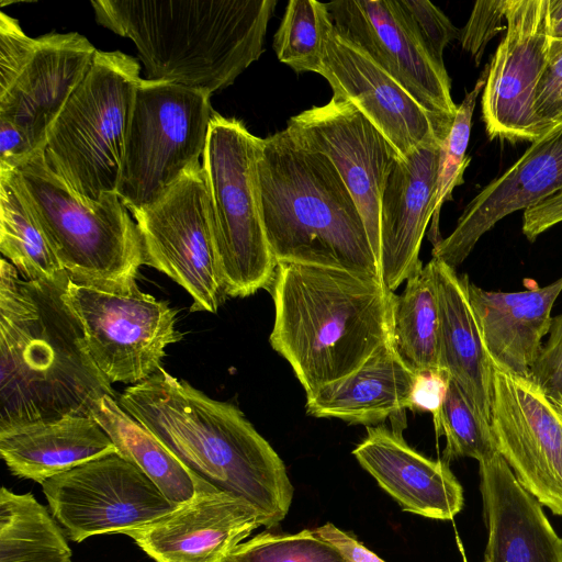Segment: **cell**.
<instances>
[{
	"mask_svg": "<svg viewBox=\"0 0 562 562\" xmlns=\"http://www.w3.org/2000/svg\"><path fill=\"white\" fill-rule=\"evenodd\" d=\"M66 285L26 280L0 261V436L93 417L104 395L116 398L91 358Z\"/></svg>",
	"mask_w": 562,
	"mask_h": 562,
	"instance_id": "obj_1",
	"label": "cell"
},
{
	"mask_svg": "<svg viewBox=\"0 0 562 562\" xmlns=\"http://www.w3.org/2000/svg\"><path fill=\"white\" fill-rule=\"evenodd\" d=\"M198 477L250 503L272 528L289 513L294 487L286 468L243 412L213 400L162 367L117 398Z\"/></svg>",
	"mask_w": 562,
	"mask_h": 562,
	"instance_id": "obj_2",
	"label": "cell"
},
{
	"mask_svg": "<svg viewBox=\"0 0 562 562\" xmlns=\"http://www.w3.org/2000/svg\"><path fill=\"white\" fill-rule=\"evenodd\" d=\"M269 290L274 305L270 345L306 395L351 374L392 340L396 294L380 277L278 263Z\"/></svg>",
	"mask_w": 562,
	"mask_h": 562,
	"instance_id": "obj_3",
	"label": "cell"
},
{
	"mask_svg": "<svg viewBox=\"0 0 562 562\" xmlns=\"http://www.w3.org/2000/svg\"><path fill=\"white\" fill-rule=\"evenodd\" d=\"M99 24L131 38L145 79L213 93L263 53L276 0H93Z\"/></svg>",
	"mask_w": 562,
	"mask_h": 562,
	"instance_id": "obj_4",
	"label": "cell"
},
{
	"mask_svg": "<svg viewBox=\"0 0 562 562\" xmlns=\"http://www.w3.org/2000/svg\"><path fill=\"white\" fill-rule=\"evenodd\" d=\"M266 237L277 263L381 278L360 211L333 162L285 127L267 138L257 164Z\"/></svg>",
	"mask_w": 562,
	"mask_h": 562,
	"instance_id": "obj_5",
	"label": "cell"
},
{
	"mask_svg": "<svg viewBox=\"0 0 562 562\" xmlns=\"http://www.w3.org/2000/svg\"><path fill=\"white\" fill-rule=\"evenodd\" d=\"M5 172L70 280L111 291L137 284L142 238L116 193L98 202L82 200L50 168L44 149Z\"/></svg>",
	"mask_w": 562,
	"mask_h": 562,
	"instance_id": "obj_6",
	"label": "cell"
},
{
	"mask_svg": "<svg viewBox=\"0 0 562 562\" xmlns=\"http://www.w3.org/2000/svg\"><path fill=\"white\" fill-rule=\"evenodd\" d=\"M140 80L135 58L97 49L89 72L48 131V165L87 202L116 193Z\"/></svg>",
	"mask_w": 562,
	"mask_h": 562,
	"instance_id": "obj_7",
	"label": "cell"
},
{
	"mask_svg": "<svg viewBox=\"0 0 562 562\" xmlns=\"http://www.w3.org/2000/svg\"><path fill=\"white\" fill-rule=\"evenodd\" d=\"M263 138L236 119L213 113L202 156L217 260L225 293L246 297L270 289L274 260L262 223L257 164Z\"/></svg>",
	"mask_w": 562,
	"mask_h": 562,
	"instance_id": "obj_8",
	"label": "cell"
},
{
	"mask_svg": "<svg viewBox=\"0 0 562 562\" xmlns=\"http://www.w3.org/2000/svg\"><path fill=\"white\" fill-rule=\"evenodd\" d=\"M210 92L142 79L127 128L116 194L131 212L156 203L206 145Z\"/></svg>",
	"mask_w": 562,
	"mask_h": 562,
	"instance_id": "obj_9",
	"label": "cell"
},
{
	"mask_svg": "<svg viewBox=\"0 0 562 562\" xmlns=\"http://www.w3.org/2000/svg\"><path fill=\"white\" fill-rule=\"evenodd\" d=\"M132 214L142 238L144 265L182 286L193 300L191 312L216 313L227 295L202 164L192 165L156 203Z\"/></svg>",
	"mask_w": 562,
	"mask_h": 562,
	"instance_id": "obj_10",
	"label": "cell"
},
{
	"mask_svg": "<svg viewBox=\"0 0 562 562\" xmlns=\"http://www.w3.org/2000/svg\"><path fill=\"white\" fill-rule=\"evenodd\" d=\"M65 296L89 352L112 383L137 384L161 368L166 347L182 338L169 303L139 290L111 291L68 280Z\"/></svg>",
	"mask_w": 562,
	"mask_h": 562,
	"instance_id": "obj_11",
	"label": "cell"
},
{
	"mask_svg": "<svg viewBox=\"0 0 562 562\" xmlns=\"http://www.w3.org/2000/svg\"><path fill=\"white\" fill-rule=\"evenodd\" d=\"M41 485L52 515L75 542L140 528L177 506L119 452L82 463Z\"/></svg>",
	"mask_w": 562,
	"mask_h": 562,
	"instance_id": "obj_12",
	"label": "cell"
},
{
	"mask_svg": "<svg viewBox=\"0 0 562 562\" xmlns=\"http://www.w3.org/2000/svg\"><path fill=\"white\" fill-rule=\"evenodd\" d=\"M551 43L549 0H507L506 33L488 64L481 104L491 139L533 143L549 132L535 111Z\"/></svg>",
	"mask_w": 562,
	"mask_h": 562,
	"instance_id": "obj_13",
	"label": "cell"
},
{
	"mask_svg": "<svg viewBox=\"0 0 562 562\" xmlns=\"http://www.w3.org/2000/svg\"><path fill=\"white\" fill-rule=\"evenodd\" d=\"M491 432L496 451L542 506L562 516V417L530 379L492 362Z\"/></svg>",
	"mask_w": 562,
	"mask_h": 562,
	"instance_id": "obj_14",
	"label": "cell"
},
{
	"mask_svg": "<svg viewBox=\"0 0 562 562\" xmlns=\"http://www.w3.org/2000/svg\"><path fill=\"white\" fill-rule=\"evenodd\" d=\"M286 128L333 162L360 211L379 263L382 196L402 156L350 101L331 98L290 117Z\"/></svg>",
	"mask_w": 562,
	"mask_h": 562,
	"instance_id": "obj_15",
	"label": "cell"
},
{
	"mask_svg": "<svg viewBox=\"0 0 562 562\" xmlns=\"http://www.w3.org/2000/svg\"><path fill=\"white\" fill-rule=\"evenodd\" d=\"M335 29L386 70L423 108L453 122L458 105L445 64L429 53L397 0L326 3Z\"/></svg>",
	"mask_w": 562,
	"mask_h": 562,
	"instance_id": "obj_16",
	"label": "cell"
},
{
	"mask_svg": "<svg viewBox=\"0 0 562 562\" xmlns=\"http://www.w3.org/2000/svg\"><path fill=\"white\" fill-rule=\"evenodd\" d=\"M333 98L350 101L402 157L440 144L452 123L423 108L386 70L333 26L324 43L318 72Z\"/></svg>",
	"mask_w": 562,
	"mask_h": 562,
	"instance_id": "obj_17",
	"label": "cell"
},
{
	"mask_svg": "<svg viewBox=\"0 0 562 562\" xmlns=\"http://www.w3.org/2000/svg\"><path fill=\"white\" fill-rule=\"evenodd\" d=\"M263 526L248 502L212 485L128 536L155 562H228L233 552Z\"/></svg>",
	"mask_w": 562,
	"mask_h": 562,
	"instance_id": "obj_18",
	"label": "cell"
},
{
	"mask_svg": "<svg viewBox=\"0 0 562 562\" xmlns=\"http://www.w3.org/2000/svg\"><path fill=\"white\" fill-rule=\"evenodd\" d=\"M560 191L562 123L531 143L514 165L470 201L452 233L434 245L432 258L456 270L497 222Z\"/></svg>",
	"mask_w": 562,
	"mask_h": 562,
	"instance_id": "obj_19",
	"label": "cell"
},
{
	"mask_svg": "<svg viewBox=\"0 0 562 562\" xmlns=\"http://www.w3.org/2000/svg\"><path fill=\"white\" fill-rule=\"evenodd\" d=\"M31 61L0 95V117L20 127L35 150L89 72L97 48L83 35L48 33L36 38Z\"/></svg>",
	"mask_w": 562,
	"mask_h": 562,
	"instance_id": "obj_20",
	"label": "cell"
},
{
	"mask_svg": "<svg viewBox=\"0 0 562 562\" xmlns=\"http://www.w3.org/2000/svg\"><path fill=\"white\" fill-rule=\"evenodd\" d=\"M440 144L424 145L401 157L391 171L381 203L380 272L396 290L420 270V245L435 211Z\"/></svg>",
	"mask_w": 562,
	"mask_h": 562,
	"instance_id": "obj_21",
	"label": "cell"
},
{
	"mask_svg": "<svg viewBox=\"0 0 562 562\" xmlns=\"http://www.w3.org/2000/svg\"><path fill=\"white\" fill-rule=\"evenodd\" d=\"M352 454L404 512L438 520H451L461 512L463 488L449 463L417 452L402 432L368 426Z\"/></svg>",
	"mask_w": 562,
	"mask_h": 562,
	"instance_id": "obj_22",
	"label": "cell"
},
{
	"mask_svg": "<svg viewBox=\"0 0 562 562\" xmlns=\"http://www.w3.org/2000/svg\"><path fill=\"white\" fill-rule=\"evenodd\" d=\"M479 464L487 529L484 562H562V539L501 454Z\"/></svg>",
	"mask_w": 562,
	"mask_h": 562,
	"instance_id": "obj_23",
	"label": "cell"
},
{
	"mask_svg": "<svg viewBox=\"0 0 562 562\" xmlns=\"http://www.w3.org/2000/svg\"><path fill=\"white\" fill-rule=\"evenodd\" d=\"M467 289L492 362L530 379L551 326L552 307L562 292V277L543 288L520 292L486 291L470 280Z\"/></svg>",
	"mask_w": 562,
	"mask_h": 562,
	"instance_id": "obj_24",
	"label": "cell"
},
{
	"mask_svg": "<svg viewBox=\"0 0 562 562\" xmlns=\"http://www.w3.org/2000/svg\"><path fill=\"white\" fill-rule=\"evenodd\" d=\"M440 310L439 369L461 390L480 420L491 428L492 360L471 306L468 276L437 259L430 260Z\"/></svg>",
	"mask_w": 562,
	"mask_h": 562,
	"instance_id": "obj_25",
	"label": "cell"
},
{
	"mask_svg": "<svg viewBox=\"0 0 562 562\" xmlns=\"http://www.w3.org/2000/svg\"><path fill=\"white\" fill-rule=\"evenodd\" d=\"M415 376L391 340L351 374L307 394L306 413L314 417L374 426L411 409Z\"/></svg>",
	"mask_w": 562,
	"mask_h": 562,
	"instance_id": "obj_26",
	"label": "cell"
},
{
	"mask_svg": "<svg viewBox=\"0 0 562 562\" xmlns=\"http://www.w3.org/2000/svg\"><path fill=\"white\" fill-rule=\"evenodd\" d=\"M114 452L115 445L93 417H66L0 436V456L10 472L38 484Z\"/></svg>",
	"mask_w": 562,
	"mask_h": 562,
	"instance_id": "obj_27",
	"label": "cell"
},
{
	"mask_svg": "<svg viewBox=\"0 0 562 562\" xmlns=\"http://www.w3.org/2000/svg\"><path fill=\"white\" fill-rule=\"evenodd\" d=\"M93 418L110 436L117 452L138 467L175 505L211 485L193 474L157 437L126 413L117 400L104 395Z\"/></svg>",
	"mask_w": 562,
	"mask_h": 562,
	"instance_id": "obj_28",
	"label": "cell"
},
{
	"mask_svg": "<svg viewBox=\"0 0 562 562\" xmlns=\"http://www.w3.org/2000/svg\"><path fill=\"white\" fill-rule=\"evenodd\" d=\"M440 310L431 262L406 280L393 305L392 342L415 374L439 369Z\"/></svg>",
	"mask_w": 562,
	"mask_h": 562,
	"instance_id": "obj_29",
	"label": "cell"
},
{
	"mask_svg": "<svg viewBox=\"0 0 562 562\" xmlns=\"http://www.w3.org/2000/svg\"><path fill=\"white\" fill-rule=\"evenodd\" d=\"M54 516L32 493L0 491V562H72Z\"/></svg>",
	"mask_w": 562,
	"mask_h": 562,
	"instance_id": "obj_30",
	"label": "cell"
},
{
	"mask_svg": "<svg viewBox=\"0 0 562 562\" xmlns=\"http://www.w3.org/2000/svg\"><path fill=\"white\" fill-rule=\"evenodd\" d=\"M0 250L26 280L68 283L66 270L5 171H0Z\"/></svg>",
	"mask_w": 562,
	"mask_h": 562,
	"instance_id": "obj_31",
	"label": "cell"
},
{
	"mask_svg": "<svg viewBox=\"0 0 562 562\" xmlns=\"http://www.w3.org/2000/svg\"><path fill=\"white\" fill-rule=\"evenodd\" d=\"M333 26L326 3L289 1L273 37L278 59L297 72H318L324 43Z\"/></svg>",
	"mask_w": 562,
	"mask_h": 562,
	"instance_id": "obj_32",
	"label": "cell"
},
{
	"mask_svg": "<svg viewBox=\"0 0 562 562\" xmlns=\"http://www.w3.org/2000/svg\"><path fill=\"white\" fill-rule=\"evenodd\" d=\"M487 74L488 65L481 74L474 88L467 92L463 101L458 105L451 130L440 145L435 211L429 233V238L434 245L441 239L439 235L440 210L443 203L452 200L453 189L464 182L463 175L471 160L467 156V148L471 134L472 116L476 99L484 89Z\"/></svg>",
	"mask_w": 562,
	"mask_h": 562,
	"instance_id": "obj_33",
	"label": "cell"
},
{
	"mask_svg": "<svg viewBox=\"0 0 562 562\" xmlns=\"http://www.w3.org/2000/svg\"><path fill=\"white\" fill-rule=\"evenodd\" d=\"M436 435L446 437L442 460L448 463L463 457L473 458L480 463L497 453L491 428L480 420L451 379Z\"/></svg>",
	"mask_w": 562,
	"mask_h": 562,
	"instance_id": "obj_34",
	"label": "cell"
},
{
	"mask_svg": "<svg viewBox=\"0 0 562 562\" xmlns=\"http://www.w3.org/2000/svg\"><path fill=\"white\" fill-rule=\"evenodd\" d=\"M228 562H348L312 529L296 533L262 531L237 547Z\"/></svg>",
	"mask_w": 562,
	"mask_h": 562,
	"instance_id": "obj_35",
	"label": "cell"
},
{
	"mask_svg": "<svg viewBox=\"0 0 562 562\" xmlns=\"http://www.w3.org/2000/svg\"><path fill=\"white\" fill-rule=\"evenodd\" d=\"M408 23L436 60L443 64V50L452 41H460L461 30L428 0H397Z\"/></svg>",
	"mask_w": 562,
	"mask_h": 562,
	"instance_id": "obj_36",
	"label": "cell"
},
{
	"mask_svg": "<svg viewBox=\"0 0 562 562\" xmlns=\"http://www.w3.org/2000/svg\"><path fill=\"white\" fill-rule=\"evenodd\" d=\"M507 0H481L474 3L470 18L461 30L460 43L475 65H480L490 41L506 30Z\"/></svg>",
	"mask_w": 562,
	"mask_h": 562,
	"instance_id": "obj_37",
	"label": "cell"
},
{
	"mask_svg": "<svg viewBox=\"0 0 562 562\" xmlns=\"http://www.w3.org/2000/svg\"><path fill=\"white\" fill-rule=\"evenodd\" d=\"M37 41L26 35L16 19L0 13V95L31 61Z\"/></svg>",
	"mask_w": 562,
	"mask_h": 562,
	"instance_id": "obj_38",
	"label": "cell"
},
{
	"mask_svg": "<svg viewBox=\"0 0 562 562\" xmlns=\"http://www.w3.org/2000/svg\"><path fill=\"white\" fill-rule=\"evenodd\" d=\"M535 111L548 131L562 123V40L551 38L548 63L536 90Z\"/></svg>",
	"mask_w": 562,
	"mask_h": 562,
	"instance_id": "obj_39",
	"label": "cell"
},
{
	"mask_svg": "<svg viewBox=\"0 0 562 562\" xmlns=\"http://www.w3.org/2000/svg\"><path fill=\"white\" fill-rule=\"evenodd\" d=\"M548 335L532 367L530 380L549 398L562 401V314L552 317Z\"/></svg>",
	"mask_w": 562,
	"mask_h": 562,
	"instance_id": "obj_40",
	"label": "cell"
},
{
	"mask_svg": "<svg viewBox=\"0 0 562 562\" xmlns=\"http://www.w3.org/2000/svg\"><path fill=\"white\" fill-rule=\"evenodd\" d=\"M450 376L441 369L417 373L411 394V409L432 414L435 430L439 426L441 407L449 386Z\"/></svg>",
	"mask_w": 562,
	"mask_h": 562,
	"instance_id": "obj_41",
	"label": "cell"
},
{
	"mask_svg": "<svg viewBox=\"0 0 562 562\" xmlns=\"http://www.w3.org/2000/svg\"><path fill=\"white\" fill-rule=\"evenodd\" d=\"M562 223V191L527 209L522 214V233L529 241Z\"/></svg>",
	"mask_w": 562,
	"mask_h": 562,
	"instance_id": "obj_42",
	"label": "cell"
},
{
	"mask_svg": "<svg viewBox=\"0 0 562 562\" xmlns=\"http://www.w3.org/2000/svg\"><path fill=\"white\" fill-rule=\"evenodd\" d=\"M35 151L20 127L0 117V171L13 170Z\"/></svg>",
	"mask_w": 562,
	"mask_h": 562,
	"instance_id": "obj_43",
	"label": "cell"
},
{
	"mask_svg": "<svg viewBox=\"0 0 562 562\" xmlns=\"http://www.w3.org/2000/svg\"><path fill=\"white\" fill-rule=\"evenodd\" d=\"M315 536L331 544L348 562H384L356 538L331 522L312 529Z\"/></svg>",
	"mask_w": 562,
	"mask_h": 562,
	"instance_id": "obj_44",
	"label": "cell"
},
{
	"mask_svg": "<svg viewBox=\"0 0 562 562\" xmlns=\"http://www.w3.org/2000/svg\"><path fill=\"white\" fill-rule=\"evenodd\" d=\"M550 33L552 40H562V0H549Z\"/></svg>",
	"mask_w": 562,
	"mask_h": 562,
	"instance_id": "obj_45",
	"label": "cell"
},
{
	"mask_svg": "<svg viewBox=\"0 0 562 562\" xmlns=\"http://www.w3.org/2000/svg\"><path fill=\"white\" fill-rule=\"evenodd\" d=\"M550 401L552 402V404L557 408L558 413L562 417V401H560V400H552V398H550Z\"/></svg>",
	"mask_w": 562,
	"mask_h": 562,
	"instance_id": "obj_46",
	"label": "cell"
}]
</instances>
